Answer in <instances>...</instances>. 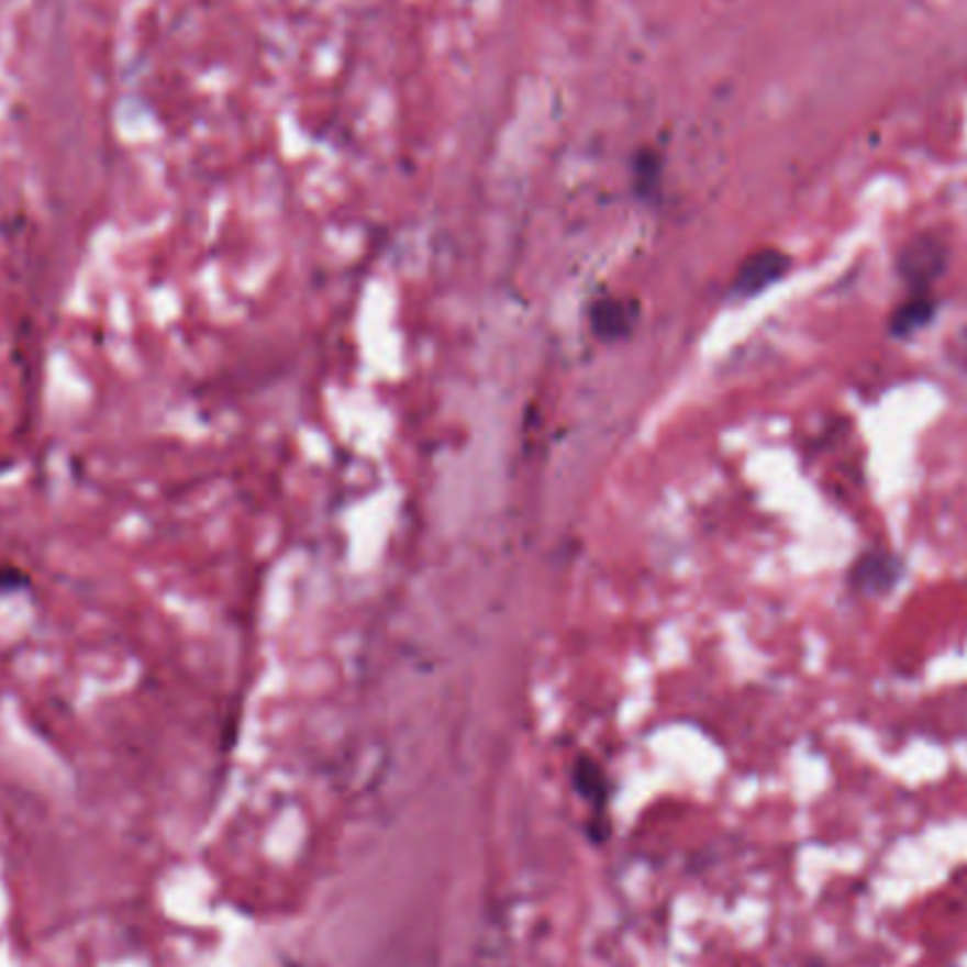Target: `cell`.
Segmentation results:
<instances>
[{"label": "cell", "instance_id": "cell-5", "mask_svg": "<svg viewBox=\"0 0 967 967\" xmlns=\"http://www.w3.org/2000/svg\"><path fill=\"white\" fill-rule=\"evenodd\" d=\"M575 787L580 796L589 798L591 815L605 818V812H609V781H605L600 764L580 758L575 767Z\"/></svg>", "mask_w": 967, "mask_h": 967}, {"label": "cell", "instance_id": "cell-1", "mask_svg": "<svg viewBox=\"0 0 967 967\" xmlns=\"http://www.w3.org/2000/svg\"><path fill=\"white\" fill-rule=\"evenodd\" d=\"M900 278L905 280L908 292H931L942 273H945V244L934 235H920L900 253Z\"/></svg>", "mask_w": 967, "mask_h": 967}, {"label": "cell", "instance_id": "cell-2", "mask_svg": "<svg viewBox=\"0 0 967 967\" xmlns=\"http://www.w3.org/2000/svg\"><path fill=\"white\" fill-rule=\"evenodd\" d=\"M902 577V560L891 552L868 549L863 552L855 560L852 571H848V583L852 589L860 591L868 597H882L900 583Z\"/></svg>", "mask_w": 967, "mask_h": 967}, {"label": "cell", "instance_id": "cell-3", "mask_svg": "<svg viewBox=\"0 0 967 967\" xmlns=\"http://www.w3.org/2000/svg\"><path fill=\"white\" fill-rule=\"evenodd\" d=\"M789 273V258L778 249H762L753 253L742 266H738L736 278H733V294L742 300L756 298L764 289L783 278Z\"/></svg>", "mask_w": 967, "mask_h": 967}, {"label": "cell", "instance_id": "cell-6", "mask_svg": "<svg viewBox=\"0 0 967 967\" xmlns=\"http://www.w3.org/2000/svg\"><path fill=\"white\" fill-rule=\"evenodd\" d=\"M636 320V305L634 303H620V300H603V303L594 305L591 312V323H594V332L605 340H614L620 334H625L634 325Z\"/></svg>", "mask_w": 967, "mask_h": 967}, {"label": "cell", "instance_id": "cell-4", "mask_svg": "<svg viewBox=\"0 0 967 967\" xmlns=\"http://www.w3.org/2000/svg\"><path fill=\"white\" fill-rule=\"evenodd\" d=\"M936 314V298L931 292L922 294H908L900 305L894 309L891 320H888V332L894 337H911L920 329H925Z\"/></svg>", "mask_w": 967, "mask_h": 967}]
</instances>
